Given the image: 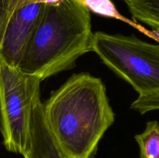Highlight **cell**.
<instances>
[{"instance_id":"obj_1","label":"cell","mask_w":159,"mask_h":158,"mask_svg":"<svg viewBox=\"0 0 159 158\" xmlns=\"http://www.w3.org/2000/svg\"><path fill=\"white\" fill-rule=\"evenodd\" d=\"M45 120L63 158H94L115 115L101 79L74 74L43 103Z\"/></svg>"},{"instance_id":"obj_2","label":"cell","mask_w":159,"mask_h":158,"mask_svg":"<svg viewBox=\"0 0 159 158\" xmlns=\"http://www.w3.org/2000/svg\"><path fill=\"white\" fill-rule=\"evenodd\" d=\"M90 11L79 0L45 4L17 68L40 81L93 51Z\"/></svg>"},{"instance_id":"obj_3","label":"cell","mask_w":159,"mask_h":158,"mask_svg":"<svg viewBox=\"0 0 159 158\" xmlns=\"http://www.w3.org/2000/svg\"><path fill=\"white\" fill-rule=\"evenodd\" d=\"M93 51L139 95L159 93V44L135 37L96 32Z\"/></svg>"},{"instance_id":"obj_4","label":"cell","mask_w":159,"mask_h":158,"mask_svg":"<svg viewBox=\"0 0 159 158\" xmlns=\"http://www.w3.org/2000/svg\"><path fill=\"white\" fill-rule=\"evenodd\" d=\"M40 81L10 66L0 57V118L3 144L23 156L27 147L31 111Z\"/></svg>"},{"instance_id":"obj_5","label":"cell","mask_w":159,"mask_h":158,"mask_svg":"<svg viewBox=\"0 0 159 158\" xmlns=\"http://www.w3.org/2000/svg\"><path fill=\"white\" fill-rule=\"evenodd\" d=\"M45 4L32 3L19 8L0 23V57L17 68Z\"/></svg>"},{"instance_id":"obj_6","label":"cell","mask_w":159,"mask_h":158,"mask_svg":"<svg viewBox=\"0 0 159 158\" xmlns=\"http://www.w3.org/2000/svg\"><path fill=\"white\" fill-rule=\"evenodd\" d=\"M23 156L24 158H63L45 120L40 92L33 103L29 139Z\"/></svg>"},{"instance_id":"obj_7","label":"cell","mask_w":159,"mask_h":158,"mask_svg":"<svg viewBox=\"0 0 159 158\" xmlns=\"http://www.w3.org/2000/svg\"><path fill=\"white\" fill-rule=\"evenodd\" d=\"M134 20L142 22L159 34V0H125Z\"/></svg>"},{"instance_id":"obj_8","label":"cell","mask_w":159,"mask_h":158,"mask_svg":"<svg viewBox=\"0 0 159 158\" xmlns=\"http://www.w3.org/2000/svg\"><path fill=\"white\" fill-rule=\"evenodd\" d=\"M140 148V158H159V123L149 121L142 133L135 136Z\"/></svg>"},{"instance_id":"obj_9","label":"cell","mask_w":159,"mask_h":158,"mask_svg":"<svg viewBox=\"0 0 159 158\" xmlns=\"http://www.w3.org/2000/svg\"><path fill=\"white\" fill-rule=\"evenodd\" d=\"M89 11H92L94 13L100 15L102 16L109 17V18L116 19L124 22L130 26L136 27L139 30L146 32L141 26L135 23V22L131 21L129 19L121 15L116 6H114L111 0H79Z\"/></svg>"},{"instance_id":"obj_10","label":"cell","mask_w":159,"mask_h":158,"mask_svg":"<svg viewBox=\"0 0 159 158\" xmlns=\"http://www.w3.org/2000/svg\"><path fill=\"white\" fill-rule=\"evenodd\" d=\"M62 0H0V23L19 8L32 3L52 4Z\"/></svg>"},{"instance_id":"obj_11","label":"cell","mask_w":159,"mask_h":158,"mask_svg":"<svg viewBox=\"0 0 159 158\" xmlns=\"http://www.w3.org/2000/svg\"><path fill=\"white\" fill-rule=\"evenodd\" d=\"M130 108L139 112L141 114L159 109V93L139 95V97L131 104Z\"/></svg>"},{"instance_id":"obj_12","label":"cell","mask_w":159,"mask_h":158,"mask_svg":"<svg viewBox=\"0 0 159 158\" xmlns=\"http://www.w3.org/2000/svg\"><path fill=\"white\" fill-rule=\"evenodd\" d=\"M1 127H2V125H1V118H0V130H1Z\"/></svg>"}]
</instances>
